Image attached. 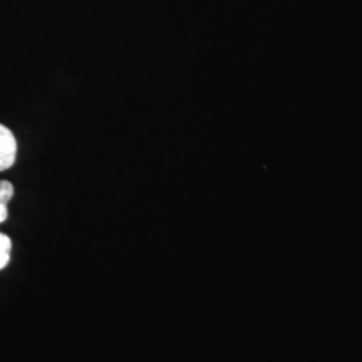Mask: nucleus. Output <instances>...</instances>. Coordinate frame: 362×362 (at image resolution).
<instances>
[{"label": "nucleus", "instance_id": "f257e3e1", "mask_svg": "<svg viewBox=\"0 0 362 362\" xmlns=\"http://www.w3.org/2000/svg\"><path fill=\"white\" fill-rule=\"evenodd\" d=\"M18 144L13 132L0 124V172L11 168L16 161Z\"/></svg>", "mask_w": 362, "mask_h": 362}, {"label": "nucleus", "instance_id": "7ed1b4c3", "mask_svg": "<svg viewBox=\"0 0 362 362\" xmlns=\"http://www.w3.org/2000/svg\"><path fill=\"white\" fill-rule=\"evenodd\" d=\"M11 251H13V242L10 236L0 233V270H4L8 266L11 260Z\"/></svg>", "mask_w": 362, "mask_h": 362}, {"label": "nucleus", "instance_id": "f03ea898", "mask_svg": "<svg viewBox=\"0 0 362 362\" xmlns=\"http://www.w3.org/2000/svg\"><path fill=\"white\" fill-rule=\"evenodd\" d=\"M13 196V185L7 180H0V223L8 218V203Z\"/></svg>", "mask_w": 362, "mask_h": 362}]
</instances>
